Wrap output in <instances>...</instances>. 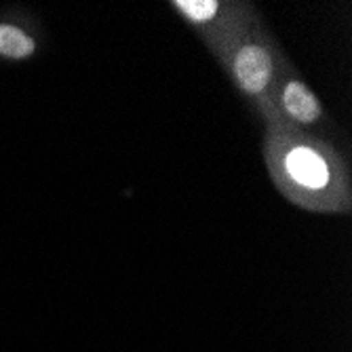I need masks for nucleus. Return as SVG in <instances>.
Listing matches in <instances>:
<instances>
[{
    "instance_id": "f257e3e1",
    "label": "nucleus",
    "mask_w": 352,
    "mask_h": 352,
    "mask_svg": "<svg viewBox=\"0 0 352 352\" xmlns=\"http://www.w3.org/2000/svg\"><path fill=\"white\" fill-rule=\"evenodd\" d=\"M274 146L268 144V161L274 179L292 201L325 211V207H340V192L348 197V188L340 171L338 156L321 142L296 135L274 133Z\"/></svg>"
},
{
    "instance_id": "f03ea898",
    "label": "nucleus",
    "mask_w": 352,
    "mask_h": 352,
    "mask_svg": "<svg viewBox=\"0 0 352 352\" xmlns=\"http://www.w3.org/2000/svg\"><path fill=\"white\" fill-rule=\"evenodd\" d=\"M228 68L236 87L245 95L260 100L262 104L270 102V89L274 93V82L278 78L276 57L270 43L260 38L241 43L228 59Z\"/></svg>"
},
{
    "instance_id": "7ed1b4c3",
    "label": "nucleus",
    "mask_w": 352,
    "mask_h": 352,
    "mask_svg": "<svg viewBox=\"0 0 352 352\" xmlns=\"http://www.w3.org/2000/svg\"><path fill=\"white\" fill-rule=\"evenodd\" d=\"M280 110L300 126H316L323 120V106L312 89L298 76H285L278 89Z\"/></svg>"
},
{
    "instance_id": "20e7f679",
    "label": "nucleus",
    "mask_w": 352,
    "mask_h": 352,
    "mask_svg": "<svg viewBox=\"0 0 352 352\" xmlns=\"http://www.w3.org/2000/svg\"><path fill=\"white\" fill-rule=\"evenodd\" d=\"M36 51V43L25 32L11 23H0V55L9 59H25Z\"/></svg>"
},
{
    "instance_id": "39448f33",
    "label": "nucleus",
    "mask_w": 352,
    "mask_h": 352,
    "mask_svg": "<svg viewBox=\"0 0 352 352\" xmlns=\"http://www.w3.org/2000/svg\"><path fill=\"white\" fill-rule=\"evenodd\" d=\"M173 7L197 28H205V25H213V21L217 19V15L221 13L219 3H213V0H175Z\"/></svg>"
}]
</instances>
